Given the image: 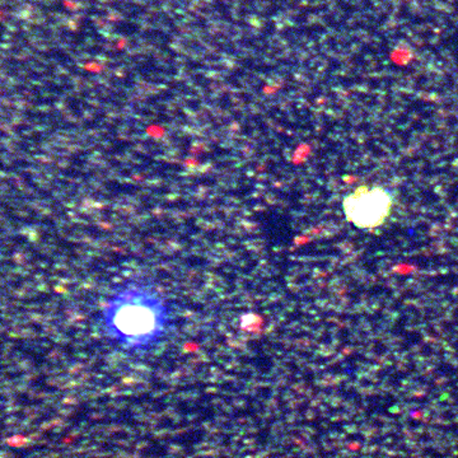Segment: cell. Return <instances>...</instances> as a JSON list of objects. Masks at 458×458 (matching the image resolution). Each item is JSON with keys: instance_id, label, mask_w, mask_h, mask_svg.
I'll return each instance as SVG.
<instances>
[{"instance_id": "1", "label": "cell", "mask_w": 458, "mask_h": 458, "mask_svg": "<svg viewBox=\"0 0 458 458\" xmlns=\"http://www.w3.org/2000/svg\"><path fill=\"white\" fill-rule=\"evenodd\" d=\"M102 321L106 335L129 352H146L161 343L171 325V310L153 286L123 285L105 304Z\"/></svg>"}, {"instance_id": "2", "label": "cell", "mask_w": 458, "mask_h": 458, "mask_svg": "<svg viewBox=\"0 0 458 458\" xmlns=\"http://www.w3.org/2000/svg\"><path fill=\"white\" fill-rule=\"evenodd\" d=\"M393 208V195L382 186L361 185L343 201L346 221L369 231L382 227L390 218Z\"/></svg>"}]
</instances>
